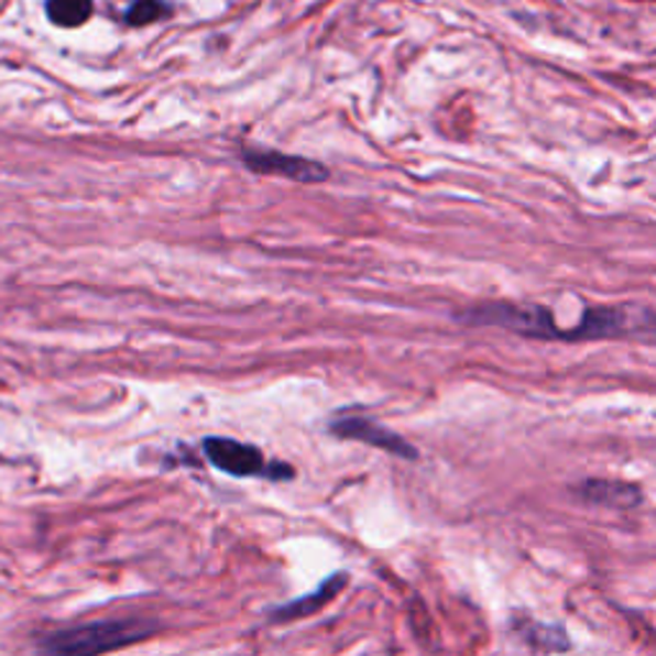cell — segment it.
I'll return each instance as SVG.
<instances>
[{
  "instance_id": "obj_1",
  "label": "cell",
  "mask_w": 656,
  "mask_h": 656,
  "mask_svg": "<svg viewBox=\"0 0 656 656\" xmlns=\"http://www.w3.org/2000/svg\"><path fill=\"white\" fill-rule=\"evenodd\" d=\"M152 623L136 619L96 621L46 636L42 649L50 654H103L139 642L152 634Z\"/></svg>"
},
{
  "instance_id": "obj_2",
  "label": "cell",
  "mask_w": 656,
  "mask_h": 656,
  "mask_svg": "<svg viewBox=\"0 0 656 656\" xmlns=\"http://www.w3.org/2000/svg\"><path fill=\"white\" fill-rule=\"evenodd\" d=\"M203 451L218 470L233 478H291L287 472H277V464H270L256 447L249 444L210 436L203 441Z\"/></svg>"
},
{
  "instance_id": "obj_3",
  "label": "cell",
  "mask_w": 656,
  "mask_h": 656,
  "mask_svg": "<svg viewBox=\"0 0 656 656\" xmlns=\"http://www.w3.org/2000/svg\"><path fill=\"white\" fill-rule=\"evenodd\" d=\"M241 160L252 172H260V175H277L295 179V183H324L328 177V170L324 164L293 157V154L272 152V150H244L241 152Z\"/></svg>"
},
{
  "instance_id": "obj_4",
  "label": "cell",
  "mask_w": 656,
  "mask_h": 656,
  "mask_svg": "<svg viewBox=\"0 0 656 656\" xmlns=\"http://www.w3.org/2000/svg\"><path fill=\"white\" fill-rule=\"evenodd\" d=\"M331 434L339 436V439H351V441H362L370 444V447H378L387 455L403 457V459H416L418 451L413 444H408L403 436H397L390 428L380 426L378 420L362 418V416H347V418H336L331 424Z\"/></svg>"
},
{
  "instance_id": "obj_5",
  "label": "cell",
  "mask_w": 656,
  "mask_h": 656,
  "mask_svg": "<svg viewBox=\"0 0 656 656\" xmlns=\"http://www.w3.org/2000/svg\"><path fill=\"white\" fill-rule=\"evenodd\" d=\"M572 492L582 500V503L611 507V511H634V507L644 503L642 488L631 485V482H623V480L590 478L580 482L577 488H572Z\"/></svg>"
},
{
  "instance_id": "obj_6",
  "label": "cell",
  "mask_w": 656,
  "mask_h": 656,
  "mask_svg": "<svg viewBox=\"0 0 656 656\" xmlns=\"http://www.w3.org/2000/svg\"><path fill=\"white\" fill-rule=\"evenodd\" d=\"M343 584H347V575H343V572L328 577L321 588H318L316 592H310L308 598L293 600V603L277 608L272 619H275V621H295V619H306V615H314L318 608H324L328 600H334V595H339V590L343 588Z\"/></svg>"
},
{
  "instance_id": "obj_7",
  "label": "cell",
  "mask_w": 656,
  "mask_h": 656,
  "mask_svg": "<svg viewBox=\"0 0 656 656\" xmlns=\"http://www.w3.org/2000/svg\"><path fill=\"white\" fill-rule=\"evenodd\" d=\"M515 634H518V638H523L531 649H544V652L569 649L567 631L561 626H544V623H536V621H518L515 623Z\"/></svg>"
},
{
  "instance_id": "obj_8",
  "label": "cell",
  "mask_w": 656,
  "mask_h": 656,
  "mask_svg": "<svg viewBox=\"0 0 656 656\" xmlns=\"http://www.w3.org/2000/svg\"><path fill=\"white\" fill-rule=\"evenodd\" d=\"M46 15L62 29L83 26L92 15V0H46Z\"/></svg>"
},
{
  "instance_id": "obj_9",
  "label": "cell",
  "mask_w": 656,
  "mask_h": 656,
  "mask_svg": "<svg viewBox=\"0 0 656 656\" xmlns=\"http://www.w3.org/2000/svg\"><path fill=\"white\" fill-rule=\"evenodd\" d=\"M164 15V3L160 0H136L127 13V21L134 23V26H144V23H152Z\"/></svg>"
}]
</instances>
